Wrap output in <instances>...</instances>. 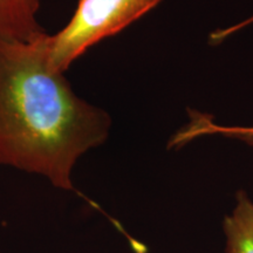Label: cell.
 I'll list each match as a JSON object with an SVG mask.
<instances>
[{"instance_id": "cell-1", "label": "cell", "mask_w": 253, "mask_h": 253, "mask_svg": "<svg viewBox=\"0 0 253 253\" xmlns=\"http://www.w3.org/2000/svg\"><path fill=\"white\" fill-rule=\"evenodd\" d=\"M47 39L0 40V164L73 190L78 160L107 140L112 120L50 71Z\"/></svg>"}, {"instance_id": "cell-2", "label": "cell", "mask_w": 253, "mask_h": 253, "mask_svg": "<svg viewBox=\"0 0 253 253\" xmlns=\"http://www.w3.org/2000/svg\"><path fill=\"white\" fill-rule=\"evenodd\" d=\"M162 0H79L61 31L47 39L50 71L65 73L89 47L143 17Z\"/></svg>"}, {"instance_id": "cell-3", "label": "cell", "mask_w": 253, "mask_h": 253, "mask_svg": "<svg viewBox=\"0 0 253 253\" xmlns=\"http://www.w3.org/2000/svg\"><path fill=\"white\" fill-rule=\"evenodd\" d=\"M39 9L40 0H0V40L32 42L47 34Z\"/></svg>"}, {"instance_id": "cell-4", "label": "cell", "mask_w": 253, "mask_h": 253, "mask_svg": "<svg viewBox=\"0 0 253 253\" xmlns=\"http://www.w3.org/2000/svg\"><path fill=\"white\" fill-rule=\"evenodd\" d=\"M226 253H253V201L240 191L231 212L224 218Z\"/></svg>"}, {"instance_id": "cell-5", "label": "cell", "mask_w": 253, "mask_h": 253, "mask_svg": "<svg viewBox=\"0 0 253 253\" xmlns=\"http://www.w3.org/2000/svg\"><path fill=\"white\" fill-rule=\"evenodd\" d=\"M224 136L244 142L246 144L253 145V126H230L216 123L213 120L207 116L197 115L191 120L185 128L178 132V137L183 143L195 140L203 136Z\"/></svg>"}]
</instances>
